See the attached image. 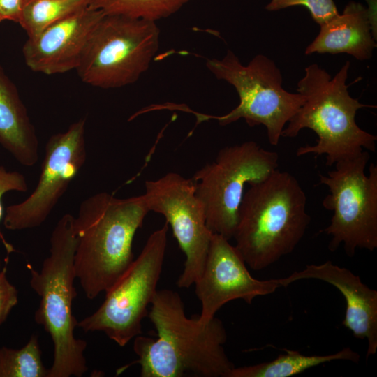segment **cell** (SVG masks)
Here are the masks:
<instances>
[{
	"instance_id": "obj_1",
	"label": "cell",
	"mask_w": 377,
	"mask_h": 377,
	"mask_svg": "<svg viewBox=\"0 0 377 377\" xmlns=\"http://www.w3.org/2000/svg\"><path fill=\"white\" fill-rule=\"evenodd\" d=\"M147 316L157 338L136 336L133 350L138 359L117 374L135 364L142 377H226L235 367L223 348L227 334L222 321L214 317L203 323L198 317H187L177 292L158 290Z\"/></svg>"
},
{
	"instance_id": "obj_2",
	"label": "cell",
	"mask_w": 377,
	"mask_h": 377,
	"mask_svg": "<svg viewBox=\"0 0 377 377\" xmlns=\"http://www.w3.org/2000/svg\"><path fill=\"white\" fill-rule=\"evenodd\" d=\"M149 212L143 195L119 198L94 194L74 216L75 276L90 300L105 292L134 260L133 242Z\"/></svg>"
},
{
	"instance_id": "obj_3",
	"label": "cell",
	"mask_w": 377,
	"mask_h": 377,
	"mask_svg": "<svg viewBox=\"0 0 377 377\" xmlns=\"http://www.w3.org/2000/svg\"><path fill=\"white\" fill-rule=\"evenodd\" d=\"M306 196L297 178L275 170L249 185L237 215L233 238L246 265L263 269L292 253L310 223Z\"/></svg>"
},
{
	"instance_id": "obj_4",
	"label": "cell",
	"mask_w": 377,
	"mask_h": 377,
	"mask_svg": "<svg viewBox=\"0 0 377 377\" xmlns=\"http://www.w3.org/2000/svg\"><path fill=\"white\" fill-rule=\"evenodd\" d=\"M350 66L347 61L333 77L317 64L305 68L297 87L304 102L281 137L295 138L301 130L309 128L318 140L314 145L299 147L297 156L324 154L326 165L332 166L363 150L375 151L376 135L362 129L355 121L357 112L370 106L350 95L346 84Z\"/></svg>"
},
{
	"instance_id": "obj_5",
	"label": "cell",
	"mask_w": 377,
	"mask_h": 377,
	"mask_svg": "<svg viewBox=\"0 0 377 377\" xmlns=\"http://www.w3.org/2000/svg\"><path fill=\"white\" fill-rule=\"evenodd\" d=\"M73 223L72 214L63 215L51 234L50 256L40 270L27 265L30 286L40 297L34 318L50 335L54 346L48 377H81L87 371L84 355L87 341L74 336L78 322L72 312L73 300L77 296L73 283L77 239Z\"/></svg>"
},
{
	"instance_id": "obj_6",
	"label": "cell",
	"mask_w": 377,
	"mask_h": 377,
	"mask_svg": "<svg viewBox=\"0 0 377 377\" xmlns=\"http://www.w3.org/2000/svg\"><path fill=\"white\" fill-rule=\"evenodd\" d=\"M205 66L218 80L226 81L235 89L239 102L230 112L221 116L189 110L198 121L214 119L223 126L243 119L250 127L264 126L269 144L278 145L285 126L305 98L298 92L291 93L283 88L282 75L274 61L259 54L244 65L228 50L221 59H207Z\"/></svg>"
},
{
	"instance_id": "obj_7",
	"label": "cell",
	"mask_w": 377,
	"mask_h": 377,
	"mask_svg": "<svg viewBox=\"0 0 377 377\" xmlns=\"http://www.w3.org/2000/svg\"><path fill=\"white\" fill-rule=\"evenodd\" d=\"M156 22L105 15L91 34L75 69L94 87L121 88L137 82L158 52Z\"/></svg>"
},
{
	"instance_id": "obj_8",
	"label": "cell",
	"mask_w": 377,
	"mask_h": 377,
	"mask_svg": "<svg viewBox=\"0 0 377 377\" xmlns=\"http://www.w3.org/2000/svg\"><path fill=\"white\" fill-rule=\"evenodd\" d=\"M369 151L337 162L326 175L319 174L320 184L329 193L323 206L333 212L330 225L321 232L331 236L329 249L343 245L349 257L357 249L373 251L377 248V165L371 163Z\"/></svg>"
},
{
	"instance_id": "obj_9",
	"label": "cell",
	"mask_w": 377,
	"mask_h": 377,
	"mask_svg": "<svg viewBox=\"0 0 377 377\" xmlns=\"http://www.w3.org/2000/svg\"><path fill=\"white\" fill-rule=\"evenodd\" d=\"M279 154L254 141L227 146L191 177L212 233L233 238L246 186L266 179L278 168Z\"/></svg>"
},
{
	"instance_id": "obj_10",
	"label": "cell",
	"mask_w": 377,
	"mask_h": 377,
	"mask_svg": "<svg viewBox=\"0 0 377 377\" xmlns=\"http://www.w3.org/2000/svg\"><path fill=\"white\" fill-rule=\"evenodd\" d=\"M168 230L165 223L149 235L139 256L105 292L101 305L78 322V327L84 332H103L121 347L142 334V321L158 290Z\"/></svg>"
},
{
	"instance_id": "obj_11",
	"label": "cell",
	"mask_w": 377,
	"mask_h": 377,
	"mask_svg": "<svg viewBox=\"0 0 377 377\" xmlns=\"http://www.w3.org/2000/svg\"><path fill=\"white\" fill-rule=\"evenodd\" d=\"M145 186L149 212L165 217L186 256L177 286L189 288L202 272L213 235L195 195V182L192 178L170 172L157 179L147 180Z\"/></svg>"
},
{
	"instance_id": "obj_12",
	"label": "cell",
	"mask_w": 377,
	"mask_h": 377,
	"mask_svg": "<svg viewBox=\"0 0 377 377\" xmlns=\"http://www.w3.org/2000/svg\"><path fill=\"white\" fill-rule=\"evenodd\" d=\"M85 125L86 118L82 117L66 131L50 137L34 190L21 202L6 209V229L34 228L47 219L86 161Z\"/></svg>"
},
{
	"instance_id": "obj_13",
	"label": "cell",
	"mask_w": 377,
	"mask_h": 377,
	"mask_svg": "<svg viewBox=\"0 0 377 377\" xmlns=\"http://www.w3.org/2000/svg\"><path fill=\"white\" fill-rule=\"evenodd\" d=\"M201 302L198 316L206 323L226 303L237 299L251 304L258 296L271 294L282 287L281 279L259 280L251 276L235 246L224 237L213 233L200 276L194 283Z\"/></svg>"
},
{
	"instance_id": "obj_14",
	"label": "cell",
	"mask_w": 377,
	"mask_h": 377,
	"mask_svg": "<svg viewBox=\"0 0 377 377\" xmlns=\"http://www.w3.org/2000/svg\"><path fill=\"white\" fill-rule=\"evenodd\" d=\"M105 15L88 6L28 38L22 47L26 65L45 75L75 70L91 34Z\"/></svg>"
},
{
	"instance_id": "obj_15",
	"label": "cell",
	"mask_w": 377,
	"mask_h": 377,
	"mask_svg": "<svg viewBox=\"0 0 377 377\" xmlns=\"http://www.w3.org/2000/svg\"><path fill=\"white\" fill-rule=\"evenodd\" d=\"M302 279H317L337 288L346 300L342 325L360 339H367V357L377 351V291L364 284L350 270L327 261L309 265L299 272L281 278L282 287Z\"/></svg>"
},
{
	"instance_id": "obj_16",
	"label": "cell",
	"mask_w": 377,
	"mask_h": 377,
	"mask_svg": "<svg viewBox=\"0 0 377 377\" xmlns=\"http://www.w3.org/2000/svg\"><path fill=\"white\" fill-rule=\"evenodd\" d=\"M314 40L306 47L305 54H348L360 61L371 58L376 47V29L368 9L351 1L338 13L320 26Z\"/></svg>"
},
{
	"instance_id": "obj_17",
	"label": "cell",
	"mask_w": 377,
	"mask_h": 377,
	"mask_svg": "<svg viewBox=\"0 0 377 377\" xmlns=\"http://www.w3.org/2000/svg\"><path fill=\"white\" fill-rule=\"evenodd\" d=\"M0 145L23 166L32 167L38 161L36 128L15 84L1 65Z\"/></svg>"
},
{
	"instance_id": "obj_18",
	"label": "cell",
	"mask_w": 377,
	"mask_h": 377,
	"mask_svg": "<svg viewBox=\"0 0 377 377\" xmlns=\"http://www.w3.org/2000/svg\"><path fill=\"white\" fill-rule=\"evenodd\" d=\"M285 350L286 353L269 362L235 367L226 377H288L332 361L348 360L357 363L360 360V355L350 347L325 355H304L296 350Z\"/></svg>"
},
{
	"instance_id": "obj_19",
	"label": "cell",
	"mask_w": 377,
	"mask_h": 377,
	"mask_svg": "<svg viewBox=\"0 0 377 377\" xmlns=\"http://www.w3.org/2000/svg\"><path fill=\"white\" fill-rule=\"evenodd\" d=\"M91 0H22L18 24L33 38L59 20L88 7Z\"/></svg>"
},
{
	"instance_id": "obj_20",
	"label": "cell",
	"mask_w": 377,
	"mask_h": 377,
	"mask_svg": "<svg viewBox=\"0 0 377 377\" xmlns=\"http://www.w3.org/2000/svg\"><path fill=\"white\" fill-rule=\"evenodd\" d=\"M193 0H91L89 7L105 15L156 22L178 12Z\"/></svg>"
},
{
	"instance_id": "obj_21",
	"label": "cell",
	"mask_w": 377,
	"mask_h": 377,
	"mask_svg": "<svg viewBox=\"0 0 377 377\" xmlns=\"http://www.w3.org/2000/svg\"><path fill=\"white\" fill-rule=\"evenodd\" d=\"M41 359L37 335L20 349L0 348V377H48Z\"/></svg>"
},
{
	"instance_id": "obj_22",
	"label": "cell",
	"mask_w": 377,
	"mask_h": 377,
	"mask_svg": "<svg viewBox=\"0 0 377 377\" xmlns=\"http://www.w3.org/2000/svg\"><path fill=\"white\" fill-rule=\"evenodd\" d=\"M295 6L306 8L312 19L320 26L339 13L334 0H271L265 9L273 12Z\"/></svg>"
},
{
	"instance_id": "obj_23",
	"label": "cell",
	"mask_w": 377,
	"mask_h": 377,
	"mask_svg": "<svg viewBox=\"0 0 377 377\" xmlns=\"http://www.w3.org/2000/svg\"><path fill=\"white\" fill-rule=\"evenodd\" d=\"M26 192L28 184L26 177L17 171H8L0 165V222L3 216V195L8 191Z\"/></svg>"
},
{
	"instance_id": "obj_24",
	"label": "cell",
	"mask_w": 377,
	"mask_h": 377,
	"mask_svg": "<svg viewBox=\"0 0 377 377\" xmlns=\"http://www.w3.org/2000/svg\"><path fill=\"white\" fill-rule=\"evenodd\" d=\"M17 290L6 276V267L0 271V325L7 318L17 304Z\"/></svg>"
},
{
	"instance_id": "obj_25",
	"label": "cell",
	"mask_w": 377,
	"mask_h": 377,
	"mask_svg": "<svg viewBox=\"0 0 377 377\" xmlns=\"http://www.w3.org/2000/svg\"><path fill=\"white\" fill-rule=\"evenodd\" d=\"M22 0H0V22L12 21L18 23Z\"/></svg>"
},
{
	"instance_id": "obj_26",
	"label": "cell",
	"mask_w": 377,
	"mask_h": 377,
	"mask_svg": "<svg viewBox=\"0 0 377 377\" xmlns=\"http://www.w3.org/2000/svg\"><path fill=\"white\" fill-rule=\"evenodd\" d=\"M1 239H2V241H3V244H4L5 247H6V249H7L8 252H11V251H13V246H12L10 244H8V242H6L5 241V239H4L3 237V235H2L1 232V231H0V240H1ZM0 267H1V261H0Z\"/></svg>"
}]
</instances>
